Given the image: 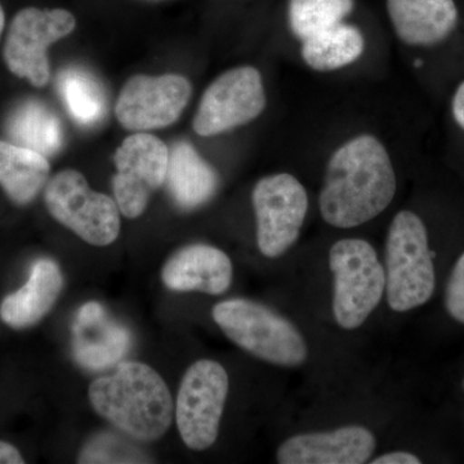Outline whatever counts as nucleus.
I'll return each mask as SVG.
<instances>
[{
    "mask_svg": "<svg viewBox=\"0 0 464 464\" xmlns=\"http://www.w3.org/2000/svg\"><path fill=\"white\" fill-rule=\"evenodd\" d=\"M451 109H453V115L457 123L464 130V82L454 94Z\"/></svg>",
    "mask_w": 464,
    "mask_h": 464,
    "instance_id": "26",
    "label": "nucleus"
},
{
    "mask_svg": "<svg viewBox=\"0 0 464 464\" xmlns=\"http://www.w3.org/2000/svg\"><path fill=\"white\" fill-rule=\"evenodd\" d=\"M373 464H420V459L409 451H391L372 460Z\"/></svg>",
    "mask_w": 464,
    "mask_h": 464,
    "instance_id": "24",
    "label": "nucleus"
},
{
    "mask_svg": "<svg viewBox=\"0 0 464 464\" xmlns=\"http://www.w3.org/2000/svg\"><path fill=\"white\" fill-rule=\"evenodd\" d=\"M44 203L57 222L92 246H106L118 239V203L108 195L91 190L78 170L65 169L52 177L44 188Z\"/></svg>",
    "mask_w": 464,
    "mask_h": 464,
    "instance_id": "6",
    "label": "nucleus"
},
{
    "mask_svg": "<svg viewBox=\"0 0 464 464\" xmlns=\"http://www.w3.org/2000/svg\"><path fill=\"white\" fill-rule=\"evenodd\" d=\"M266 103L258 70L235 67L219 75L204 92L194 118V130L203 137L227 132L257 119Z\"/></svg>",
    "mask_w": 464,
    "mask_h": 464,
    "instance_id": "10",
    "label": "nucleus"
},
{
    "mask_svg": "<svg viewBox=\"0 0 464 464\" xmlns=\"http://www.w3.org/2000/svg\"><path fill=\"white\" fill-rule=\"evenodd\" d=\"M5 27V12L3 8L2 3H0V39H2L3 32Z\"/></svg>",
    "mask_w": 464,
    "mask_h": 464,
    "instance_id": "27",
    "label": "nucleus"
},
{
    "mask_svg": "<svg viewBox=\"0 0 464 464\" xmlns=\"http://www.w3.org/2000/svg\"><path fill=\"white\" fill-rule=\"evenodd\" d=\"M228 395V375L213 360L194 362L183 375L176 402V422L186 447L206 450L218 438Z\"/></svg>",
    "mask_w": 464,
    "mask_h": 464,
    "instance_id": "8",
    "label": "nucleus"
},
{
    "mask_svg": "<svg viewBox=\"0 0 464 464\" xmlns=\"http://www.w3.org/2000/svg\"><path fill=\"white\" fill-rule=\"evenodd\" d=\"M355 0H289L288 23L299 41L343 23L353 14Z\"/></svg>",
    "mask_w": 464,
    "mask_h": 464,
    "instance_id": "22",
    "label": "nucleus"
},
{
    "mask_svg": "<svg viewBox=\"0 0 464 464\" xmlns=\"http://www.w3.org/2000/svg\"><path fill=\"white\" fill-rule=\"evenodd\" d=\"M212 316L228 340L259 360L285 368L307 360L308 347L302 333L265 304L231 298L216 304Z\"/></svg>",
    "mask_w": 464,
    "mask_h": 464,
    "instance_id": "3",
    "label": "nucleus"
},
{
    "mask_svg": "<svg viewBox=\"0 0 464 464\" xmlns=\"http://www.w3.org/2000/svg\"><path fill=\"white\" fill-rule=\"evenodd\" d=\"M463 389H464V381H463Z\"/></svg>",
    "mask_w": 464,
    "mask_h": 464,
    "instance_id": "28",
    "label": "nucleus"
},
{
    "mask_svg": "<svg viewBox=\"0 0 464 464\" xmlns=\"http://www.w3.org/2000/svg\"><path fill=\"white\" fill-rule=\"evenodd\" d=\"M7 130L12 142L35 150L44 157L56 154L63 145L60 119L38 100L20 103L9 115Z\"/></svg>",
    "mask_w": 464,
    "mask_h": 464,
    "instance_id": "19",
    "label": "nucleus"
},
{
    "mask_svg": "<svg viewBox=\"0 0 464 464\" xmlns=\"http://www.w3.org/2000/svg\"><path fill=\"white\" fill-rule=\"evenodd\" d=\"M25 463L23 454L14 445L0 440V464H23Z\"/></svg>",
    "mask_w": 464,
    "mask_h": 464,
    "instance_id": "25",
    "label": "nucleus"
},
{
    "mask_svg": "<svg viewBox=\"0 0 464 464\" xmlns=\"http://www.w3.org/2000/svg\"><path fill=\"white\" fill-rule=\"evenodd\" d=\"M76 20L63 8L25 7L9 24L3 58L5 66L17 78L25 79L36 88L51 81L48 48L74 32Z\"/></svg>",
    "mask_w": 464,
    "mask_h": 464,
    "instance_id": "7",
    "label": "nucleus"
},
{
    "mask_svg": "<svg viewBox=\"0 0 464 464\" xmlns=\"http://www.w3.org/2000/svg\"><path fill=\"white\" fill-rule=\"evenodd\" d=\"M333 315L342 329L353 331L369 319L386 295V273L378 253L362 239L338 240L329 250Z\"/></svg>",
    "mask_w": 464,
    "mask_h": 464,
    "instance_id": "5",
    "label": "nucleus"
},
{
    "mask_svg": "<svg viewBox=\"0 0 464 464\" xmlns=\"http://www.w3.org/2000/svg\"><path fill=\"white\" fill-rule=\"evenodd\" d=\"M63 288V275L56 262L38 259L25 285L3 299L0 319L14 329L30 328L48 315Z\"/></svg>",
    "mask_w": 464,
    "mask_h": 464,
    "instance_id": "16",
    "label": "nucleus"
},
{
    "mask_svg": "<svg viewBox=\"0 0 464 464\" xmlns=\"http://www.w3.org/2000/svg\"><path fill=\"white\" fill-rule=\"evenodd\" d=\"M50 161L35 150L0 140V188L17 206L32 203L50 181Z\"/></svg>",
    "mask_w": 464,
    "mask_h": 464,
    "instance_id": "18",
    "label": "nucleus"
},
{
    "mask_svg": "<svg viewBox=\"0 0 464 464\" xmlns=\"http://www.w3.org/2000/svg\"><path fill=\"white\" fill-rule=\"evenodd\" d=\"M386 295L391 310L408 313L432 298L436 273L429 234L420 216L401 210L393 217L384 252Z\"/></svg>",
    "mask_w": 464,
    "mask_h": 464,
    "instance_id": "4",
    "label": "nucleus"
},
{
    "mask_svg": "<svg viewBox=\"0 0 464 464\" xmlns=\"http://www.w3.org/2000/svg\"><path fill=\"white\" fill-rule=\"evenodd\" d=\"M396 194V174L386 148L362 134L335 150L326 166L319 195L326 224L353 228L387 209Z\"/></svg>",
    "mask_w": 464,
    "mask_h": 464,
    "instance_id": "1",
    "label": "nucleus"
},
{
    "mask_svg": "<svg viewBox=\"0 0 464 464\" xmlns=\"http://www.w3.org/2000/svg\"><path fill=\"white\" fill-rule=\"evenodd\" d=\"M58 91L67 111L84 127L101 121L106 112V97L93 75L79 67H69L58 75Z\"/></svg>",
    "mask_w": 464,
    "mask_h": 464,
    "instance_id": "21",
    "label": "nucleus"
},
{
    "mask_svg": "<svg viewBox=\"0 0 464 464\" xmlns=\"http://www.w3.org/2000/svg\"><path fill=\"white\" fill-rule=\"evenodd\" d=\"M166 183L177 206L197 209L215 197L218 174L190 142L177 141L169 149Z\"/></svg>",
    "mask_w": 464,
    "mask_h": 464,
    "instance_id": "17",
    "label": "nucleus"
},
{
    "mask_svg": "<svg viewBox=\"0 0 464 464\" xmlns=\"http://www.w3.org/2000/svg\"><path fill=\"white\" fill-rule=\"evenodd\" d=\"M444 301L449 315L464 324V252L449 276Z\"/></svg>",
    "mask_w": 464,
    "mask_h": 464,
    "instance_id": "23",
    "label": "nucleus"
},
{
    "mask_svg": "<svg viewBox=\"0 0 464 464\" xmlns=\"http://www.w3.org/2000/svg\"><path fill=\"white\" fill-rule=\"evenodd\" d=\"M377 440L364 426L292 436L280 445V464H362L373 457Z\"/></svg>",
    "mask_w": 464,
    "mask_h": 464,
    "instance_id": "13",
    "label": "nucleus"
},
{
    "mask_svg": "<svg viewBox=\"0 0 464 464\" xmlns=\"http://www.w3.org/2000/svg\"><path fill=\"white\" fill-rule=\"evenodd\" d=\"M252 203L259 250L265 257H280L301 235L308 210L306 188L292 174H271L256 185Z\"/></svg>",
    "mask_w": 464,
    "mask_h": 464,
    "instance_id": "9",
    "label": "nucleus"
},
{
    "mask_svg": "<svg viewBox=\"0 0 464 464\" xmlns=\"http://www.w3.org/2000/svg\"><path fill=\"white\" fill-rule=\"evenodd\" d=\"M386 7L396 35L405 44H438L457 27L454 0H386Z\"/></svg>",
    "mask_w": 464,
    "mask_h": 464,
    "instance_id": "15",
    "label": "nucleus"
},
{
    "mask_svg": "<svg viewBox=\"0 0 464 464\" xmlns=\"http://www.w3.org/2000/svg\"><path fill=\"white\" fill-rule=\"evenodd\" d=\"M169 149L152 134L137 132L125 139L114 155L112 188L121 213L137 218L150 198L166 182Z\"/></svg>",
    "mask_w": 464,
    "mask_h": 464,
    "instance_id": "11",
    "label": "nucleus"
},
{
    "mask_svg": "<svg viewBox=\"0 0 464 464\" xmlns=\"http://www.w3.org/2000/svg\"><path fill=\"white\" fill-rule=\"evenodd\" d=\"M365 39L356 26L341 23L302 42L304 63L316 72H334L362 57Z\"/></svg>",
    "mask_w": 464,
    "mask_h": 464,
    "instance_id": "20",
    "label": "nucleus"
},
{
    "mask_svg": "<svg viewBox=\"0 0 464 464\" xmlns=\"http://www.w3.org/2000/svg\"><path fill=\"white\" fill-rule=\"evenodd\" d=\"M234 267L230 257L216 246L192 244L177 250L161 271V279L174 292L221 295L230 289Z\"/></svg>",
    "mask_w": 464,
    "mask_h": 464,
    "instance_id": "14",
    "label": "nucleus"
},
{
    "mask_svg": "<svg viewBox=\"0 0 464 464\" xmlns=\"http://www.w3.org/2000/svg\"><path fill=\"white\" fill-rule=\"evenodd\" d=\"M92 408L119 431L140 441H155L173 422V399L151 366L125 362L115 373L92 382Z\"/></svg>",
    "mask_w": 464,
    "mask_h": 464,
    "instance_id": "2",
    "label": "nucleus"
},
{
    "mask_svg": "<svg viewBox=\"0 0 464 464\" xmlns=\"http://www.w3.org/2000/svg\"><path fill=\"white\" fill-rule=\"evenodd\" d=\"M191 94L185 76L134 75L121 88L115 116L124 130L132 132L160 130L179 121Z\"/></svg>",
    "mask_w": 464,
    "mask_h": 464,
    "instance_id": "12",
    "label": "nucleus"
}]
</instances>
